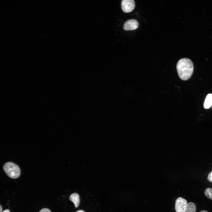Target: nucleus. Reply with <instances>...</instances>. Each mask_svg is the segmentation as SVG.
I'll list each match as a JSON object with an SVG mask.
<instances>
[{"label":"nucleus","mask_w":212,"mask_h":212,"mask_svg":"<svg viewBox=\"0 0 212 212\" xmlns=\"http://www.w3.org/2000/svg\"><path fill=\"white\" fill-rule=\"evenodd\" d=\"M2 208L1 206L0 205V212H2Z\"/></svg>","instance_id":"obj_14"},{"label":"nucleus","mask_w":212,"mask_h":212,"mask_svg":"<svg viewBox=\"0 0 212 212\" xmlns=\"http://www.w3.org/2000/svg\"><path fill=\"white\" fill-rule=\"evenodd\" d=\"M188 203L187 200L181 197L177 198L175 202V208L176 212H184Z\"/></svg>","instance_id":"obj_4"},{"label":"nucleus","mask_w":212,"mask_h":212,"mask_svg":"<svg viewBox=\"0 0 212 212\" xmlns=\"http://www.w3.org/2000/svg\"><path fill=\"white\" fill-rule=\"evenodd\" d=\"M200 212H208L206 210H203L201 211Z\"/></svg>","instance_id":"obj_15"},{"label":"nucleus","mask_w":212,"mask_h":212,"mask_svg":"<svg viewBox=\"0 0 212 212\" xmlns=\"http://www.w3.org/2000/svg\"><path fill=\"white\" fill-rule=\"evenodd\" d=\"M2 212H10L9 210L8 209H6L5 210L3 211Z\"/></svg>","instance_id":"obj_12"},{"label":"nucleus","mask_w":212,"mask_h":212,"mask_svg":"<svg viewBox=\"0 0 212 212\" xmlns=\"http://www.w3.org/2000/svg\"><path fill=\"white\" fill-rule=\"evenodd\" d=\"M69 199L74 203L75 207L78 206L80 203V198L77 193H74L72 194L69 197Z\"/></svg>","instance_id":"obj_6"},{"label":"nucleus","mask_w":212,"mask_h":212,"mask_svg":"<svg viewBox=\"0 0 212 212\" xmlns=\"http://www.w3.org/2000/svg\"><path fill=\"white\" fill-rule=\"evenodd\" d=\"M135 6V2L133 0H123L121 2L122 9L125 13L131 12Z\"/></svg>","instance_id":"obj_3"},{"label":"nucleus","mask_w":212,"mask_h":212,"mask_svg":"<svg viewBox=\"0 0 212 212\" xmlns=\"http://www.w3.org/2000/svg\"><path fill=\"white\" fill-rule=\"evenodd\" d=\"M178 76L182 80H186L191 76L193 70V64L189 59L183 58L179 60L176 65Z\"/></svg>","instance_id":"obj_1"},{"label":"nucleus","mask_w":212,"mask_h":212,"mask_svg":"<svg viewBox=\"0 0 212 212\" xmlns=\"http://www.w3.org/2000/svg\"><path fill=\"white\" fill-rule=\"evenodd\" d=\"M196 207L195 204L193 202L188 203L184 212H196Z\"/></svg>","instance_id":"obj_8"},{"label":"nucleus","mask_w":212,"mask_h":212,"mask_svg":"<svg viewBox=\"0 0 212 212\" xmlns=\"http://www.w3.org/2000/svg\"><path fill=\"white\" fill-rule=\"evenodd\" d=\"M204 193L208 198L212 200V188H206L205 190Z\"/></svg>","instance_id":"obj_9"},{"label":"nucleus","mask_w":212,"mask_h":212,"mask_svg":"<svg viewBox=\"0 0 212 212\" xmlns=\"http://www.w3.org/2000/svg\"><path fill=\"white\" fill-rule=\"evenodd\" d=\"M139 23L135 19H131L127 21L124 24L123 28L127 31L134 30L138 28Z\"/></svg>","instance_id":"obj_5"},{"label":"nucleus","mask_w":212,"mask_h":212,"mask_svg":"<svg viewBox=\"0 0 212 212\" xmlns=\"http://www.w3.org/2000/svg\"><path fill=\"white\" fill-rule=\"evenodd\" d=\"M76 212H85L84 211L82 210H79L77 211Z\"/></svg>","instance_id":"obj_13"},{"label":"nucleus","mask_w":212,"mask_h":212,"mask_svg":"<svg viewBox=\"0 0 212 212\" xmlns=\"http://www.w3.org/2000/svg\"><path fill=\"white\" fill-rule=\"evenodd\" d=\"M39 212H51L50 210L47 208H44L41 209Z\"/></svg>","instance_id":"obj_11"},{"label":"nucleus","mask_w":212,"mask_h":212,"mask_svg":"<svg viewBox=\"0 0 212 212\" xmlns=\"http://www.w3.org/2000/svg\"><path fill=\"white\" fill-rule=\"evenodd\" d=\"M3 169L6 175L10 178L16 179L20 175L21 169L15 163L10 162L5 163L3 165Z\"/></svg>","instance_id":"obj_2"},{"label":"nucleus","mask_w":212,"mask_h":212,"mask_svg":"<svg viewBox=\"0 0 212 212\" xmlns=\"http://www.w3.org/2000/svg\"><path fill=\"white\" fill-rule=\"evenodd\" d=\"M212 105V94H209L207 96L204 103L205 109H208Z\"/></svg>","instance_id":"obj_7"},{"label":"nucleus","mask_w":212,"mask_h":212,"mask_svg":"<svg viewBox=\"0 0 212 212\" xmlns=\"http://www.w3.org/2000/svg\"><path fill=\"white\" fill-rule=\"evenodd\" d=\"M207 179L209 181L212 182V170L208 174Z\"/></svg>","instance_id":"obj_10"}]
</instances>
